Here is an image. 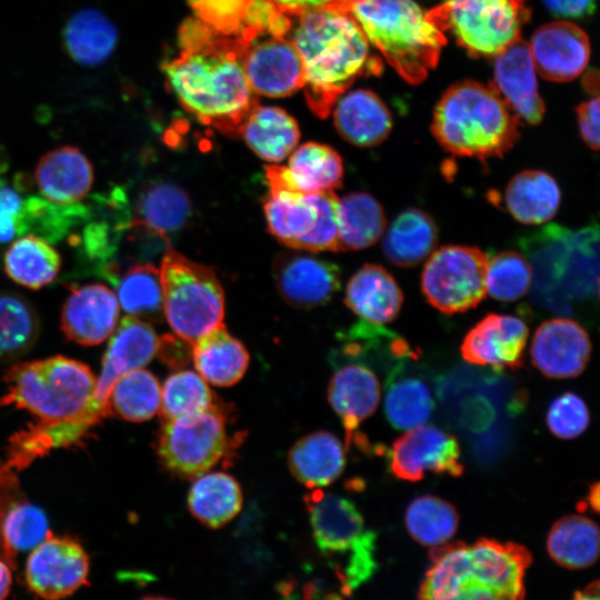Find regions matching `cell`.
<instances>
[{
    "instance_id": "obj_31",
    "label": "cell",
    "mask_w": 600,
    "mask_h": 600,
    "mask_svg": "<svg viewBox=\"0 0 600 600\" xmlns=\"http://www.w3.org/2000/svg\"><path fill=\"white\" fill-rule=\"evenodd\" d=\"M561 202L557 181L541 170H524L516 174L504 190L509 213L523 224H540L552 219Z\"/></svg>"
},
{
    "instance_id": "obj_5",
    "label": "cell",
    "mask_w": 600,
    "mask_h": 600,
    "mask_svg": "<svg viewBox=\"0 0 600 600\" xmlns=\"http://www.w3.org/2000/svg\"><path fill=\"white\" fill-rule=\"evenodd\" d=\"M349 12L407 82H422L438 64L448 39L413 0H352Z\"/></svg>"
},
{
    "instance_id": "obj_12",
    "label": "cell",
    "mask_w": 600,
    "mask_h": 600,
    "mask_svg": "<svg viewBox=\"0 0 600 600\" xmlns=\"http://www.w3.org/2000/svg\"><path fill=\"white\" fill-rule=\"evenodd\" d=\"M390 469L402 480L419 481L427 472L459 477L463 473L454 437L430 424H420L398 438L390 451Z\"/></svg>"
},
{
    "instance_id": "obj_52",
    "label": "cell",
    "mask_w": 600,
    "mask_h": 600,
    "mask_svg": "<svg viewBox=\"0 0 600 600\" xmlns=\"http://www.w3.org/2000/svg\"><path fill=\"white\" fill-rule=\"evenodd\" d=\"M277 8L289 16L313 9H337L349 12L352 0H272Z\"/></svg>"
},
{
    "instance_id": "obj_50",
    "label": "cell",
    "mask_w": 600,
    "mask_h": 600,
    "mask_svg": "<svg viewBox=\"0 0 600 600\" xmlns=\"http://www.w3.org/2000/svg\"><path fill=\"white\" fill-rule=\"evenodd\" d=\"M579 130L583 141L592 150L599 148V98L580 103L577 109Z\"/></svg>"
},
{
    "instance_id": "obj_13",
    "label": "cell",
    "mask_w": 600,
    "mask_h": 600,
    "mask_svg": "<svg viewBox=\"0 0 600 600\" xmlns=\"http://www.w3.org/2000/svg\"><path fill=\"white\" fill-rule=\"evenodd\" d=\"M89 559L77 541L47 537L33 548L26 566L30 589L44 599H61L87 582Z\"/></svg>"
},
{
    "instance_id": "obj_1",
    "label": "cell",
    "mask_w": 600,
    "mask_h": 600,
    "mask_svg": "<svg viewBox=\"0 0 600 600\" xmlns=\"http://www.w3.org/2000/svg\"><path fill=\"white\" fill-rule=\"evenodd\" d=\"M214 31L199 19L183 22L179 53L162 64L167 82L181 106L201 122L238 131L257 106L242 67L249 42Z\"/></svg>"
},
{
    "instance_id": "obj_32",
    "label": "cell",
    "mask_w": 600,
    "mask_h": 600,
    "mask_svg": "<svg viewBox=\"0 0 600 600\" xmlns=\"http://www.w3.org/2000/svg\"><path fill=\"white\" fill-rule=\"evenodd\" d=\"M62 42L68 56L79 64L98 66L114 51L118 30L101 11L83 9L66 23Z\"/></svg>"
},
{
    "instance_id": "obj_60",
    "label": "cell",
    "mask_w": 600,
    "mask_h": 600,
    "mask_svg": "<svg viewBox=\"0 0 600 600\" xmlns=\"http://www.w3.org/2000/svg\"><path fill=\"white\" fill-rule=\"evenodd\" d=\"M197 0H188L189 4L192 6L193 3H196Z\"/></svg>"
},
{
    "instance_id": "obj_18",
    "label": "cell",
    "mask_w": 600,
    "mask_h": 600,
    "mask_svg": "<svg viewBox=\"0 0 600 600\" xmlns=\"http://www.w3.org/2000/svg\"><path fill=\"white\" fill-rule=\"evenodd\" d=\"M528 43L537 73L549 81L576 79L589 62V38L581 28L569 21L540 27Z\"/></svg>"
},
{
    "instance_id": "obj_42",
    "label": "cell",
    "mask_w": 600,
    "mask_h": 600,
    "mask_svg": "<svg viewBox=\"0 0 600 600\" xmlns=\"http://www.w3.org/2000/svg\"><path fill=\"white\" fill-rule=\"evenodd\" d=\"M404 521L416 541L427 547H437L454 536L459 516L449 502L434 496H422L408 506Z\"/></svg>"
},
{
    "instance_id": "obj_48",
    "label": "cell",
    "mask_w": 600,
    "mask_h": 600,
    "mask_svg": "<svg viewBox=\"0 0 600 600\" xmlns=\"http://www.w3.org/2000/svg\"><path fill=\"white\" fill-rule=\"evenodd\" d=\"M249 0H197L191 6L199 20L224 36H234Z\"/></svg>"
},
{
    "instance_id": "obj_8",
    "label": "cell",
    "mask_w": 600,
    "mask_h": 600,
    "mask_svg": "<svg viewBox=\"0 0 600 600\" xmlns=\"http://www.w3.org/2000/svg\"><path fill=\"white\" fill-rule=\"evenodd\" d=\"M163 316L172 331L191 344L222 324L224 294L214 271L167 243L161 266Z\"/></svg>"
},
{
    "instance_id": "obj_40",
    "label": "cell",
    "mask_w": 600,
    "mask_h": 600,
    "mask_svg": "<svg viewBox=\"0 0 600 600\" xmlns=\"http://www.w3.org/2000/svg\"><path fill=\"white\" fill-rule=\"evenodd\" d=\"M39 336V319L31 304L14 293H0V362L26 354Z\"/></svg>"
},
{
    "instance_id": "obj_15",
    "label": "cell",
    "mask_w": 600,
    "mask_h": 600,
    "mask_svg": "<svg viewBox=\"0 0 600 600\" xmlns=\"http://www.w3.org/2000/svg\"><path fill=\"white\" fill-rule=\"evenodd\" d=\"M591 354L586 329L568 318H552L536 330L530 356L533 366L546 377L573 378L582 373Z\"/></svg>"
},
{
    "instance_id": "obj_7",
    "label": "cell",
    "mask_w": 600,
    "mask_h": 600,
    "mask_svg": "<svg viewBox=\"0 0 600 600\" xmlns=\"http://www.w3.org/2000/svg\"><path fill=\"white\" fill-rule=\"evenodd\" d=\"M263 211L270 233L292 249L339 252V198L333 191L301 192L267 166Z\"/></svg>"
},
{
    "instance_id": "obj_57",
    "label": "cell",
    "mask_w": 600,
    "mask_h": 600,
    "mask_svg": "<svg viewBox=\"0 0 600 600\" xmlns=\"http://www.w3.org/2000/svg\"><path fill=\"white\" fill-rule=\"evenodd\" d=\"M599 583L598 581L588 586L583 591H579L574 598L577 599H598L599 598Z\"/></svg>"
},
{
    "instance_id": "obj_58",
    "label": "cell",
    "mask_w": 600,
    "mask_h": 600,
    "mask_svg": "<svg viewBox=\"0 0 600 600\" xmlns=\"http://www.w3.org/2000/svg\"><path fill=\"white\" fill-rule=\"evenodd\" d=\"M591 508L597 512L599 510V483L596 482L590 487V491L587 498Z\"/></svg>"
},
{
    "instance_id": "obj_17",
    "label": "cell",
    "mask_w": 600,
    "mask_h": 600,
    "mask_svg": "<svg viewBox=\"0 0 600 600\" xmlns=\"http://www.w3.org/2000/svg\"><path fill=\"white\" fill-rule=\"evenodd\" d=\"M272 270L281 297L296 308L311 309L326 304L340 288L339 268L310 254H280Z\"/></svg>"
},
{
    "instance_id": "obj_55",
    "label": "cell",
    "mask_w": 600,
    "mask_h": 600,
    "mask_svg": "<svg viewBox=\"0 0 600 600\" xmlns=\"http://www.w3.org/2000/svg\"><path fill=\"white\" fill-rule=\"evenodd\" d=\"M11 582L10 566L0 558V600L8 596Z\"/></svg>"
},
{
    "instance_id": "obj_54",
    "label": "cell",
    "mask_w": 600,
    "mask_h": 600,
    "mask_svg": "<svg viewBox=\"0 0 600 600\" xmlns=\"http://www.w3.org/2000/svg\"><path fill=\"white\" fill-rule=\"evenodd\" d=\"M27 230L28 226L23 217L10 213L0 214V244L12 241L16 237L22 236Z\"/></svg>"
},
{
    "instance_id": "obj_29",
    "label": "cell",
    "mask_w": 600,
    "mask_h": 600,
    "mask_svg": "<svg viewBox=\"0 0 600 600\" xmlns=\"http://www.w3.org/2000/svg\"><path fill=\"white\" fill-rule=\"evenodd\" d=\"M239 132L259 158L274 163L290 156L300 138L297 121L286 110L273 106H256Z\"/></svg>"
},
{
    "instance_id": "obj_34",
    "label": "cell",
    "mask_w": 600,
    "mask_h": 600,
    "mask_svg": "<svg viewBox=\"0 0 600 600\" xmlns=\"http://www.w3.org/2000/svg\"><path fill=\"white\" fill-rule=\"evenodd\" d=\"M158 346L159 338L149 323L127 316L111 334L101 372L118 380L124 373L149 363L156 356Z\"/></svg>"
},
{
    "instance_id": "obj_49",
    "label": "cell",
    "mask_w": 600,
    "mask_h": 600,
    "mask_svg": "<svg viewBox=\"0 0 600 600\" xmlns=\"http://www.w3.org/2000/svg\"><path fill=\"white\" fill-rule=\"evenodd\" d=\"M18 482L11 468L6 462L0 461V558L10 568L16 567V559L8 552L2 539V520L9 507L18 501Z\"/></svg>"
},
{
    "instance_id": "obj_14",
    "label": "cell",
    "mask_w": 600,
    "mask_h": 600,
    "mask_svg": "<svg viewBox=\"0 0 600 600\" xmlns=\"http://www.w3.org/2000/svg\"><path fill=\"white\" fill-rule=\"evenodd\" d=\"M242 67L251 90L257 94L281 98L303 86V66L299 52L286 37H257L242 54Z\"/></svg>"
},
{
    "instance_id": "obj_53",
    "label": "cell",
    "mask_w": 600,
    "mask_h": 600,
    "mask_svg": "<svg viewBox=\"0 0 600 600\" xmlns=\"http://www.w3.org/2000/svg\"><path fill=\"white\" fill-rule=\"evenodd\" d=\"M546 7L558 17L580 18L590 14L594 0H543Z\"/></svg>"
},
{
    "instance_id": "obj_45",
    "label": "cell",
    "mask_w": 600,
    "mask_h": 600,
    "mask_svg": "<svg viewBox=\"0 0 600 600\" xmlns=\"http://www.w3.org/2000/svg\"><path fill=\"white\" fill-rule=\"evenodd\" d=\"M532 269L519 252L506 250L488 260L486 289L493 299L516 301L529 290Z\"/></svg>"
},
{
    "instance_id": "obj_47",
    "label": "cell",
    "mask_w": 600,
    "mask_h": 600,
    "mask_svg": "<svg viewBox=\"0 0 600 600\" xmlns=\"http://www.w3.org/2000/svg\"><path fill=\"white\" fill-rule=\"evenodd\" d=\"M590 414L586 402L576 393L567 392L557 397L549 406L547 424L560 439H573L586 431Z\"/></svg>"
},
{
    "instance_id": "obj_39",
    "label": "cell",
    "mask_w": 600,
    "mask_h": 600,
    "mask_svg": "<svg viewBox=\"0 0 600 600\" xmlns=\"http://www.w3.org/2000/svg\"><path fill=\"white\" fill-rule=\"evenodd\" d=\"M117 298L128 316L160 322L163 318L160 270L151 263L131 266L119 280Z\"/></svg>"
},
{
    "instance_id": "obj_19",
    "label": "cell",
    "mask_w": 600,
    "mask_h": 600,
    "mask_svg": "<svg viewBox=\"0 0 600 600\" xmlns=\"http://www.w3.org/2000/svg\"><path fill=\"white\" fill-rule=\"evenodd\" d=\"M120 304L108 287L93 283L72 289L61 311V330L82 346L108 339L118 326Z\"/></svg>"
},
{
    "instance_id": "obj_9",
    "label": "cell",
    "mask_w": 600,
    "mask_h": 600,
    "mask_svg": "<svg viewBox=\"0 0 600 600\" xmlns=\"http://www.w3.org/2000/svg\"><path fill=\"white\" fill-rule=\"evenodd\" d=\"M426 16L470 56L494 58L521 38L530 8L527 0H443Z\"/></svg>"
},
{
    "instance_id": "obj_4",
    "label": "cell",
    "mask_w": 600,
    "mask_h": 600,
    "mask_svg": "<svg viewBox=\"0 0 600 600\" xmlns=\"http://www.w3.org/2000/svg\"><path fill=\"white\" fill-rule=\"evenodd\" d=\"M519 120L491 86L467 80L443 93L431 131L448 152L487 160L502 157L513 147Z\"/></svg>"
},
{
    "instance_id": "obj_46",
    "label": "cell",
    "mask_w": 600,
    "mask_h": 600,
    "mask_svg": "<svg viewBox=\"0 0 600 600\" xmlns=\"http://www.w3.org/2000/svg\"><path fill=\"white\" fill-rule=\"evenodd\" d=\"M1 531L4 546L13 559L18 551L32 549L49 537L48 520L43 511L20 500L7 510Z\"/></svg>"
},
{
    "instance_id": "obj_28",
    "label": "cell",
    "mask_w": 600,
    "mask_h": 600,
    "mask_svg": "<svg viewBox=\"0 0 600 600\" xmlns=\"http://www.w3.org/2000/svg\"><path fill=\"white\" fill-rule=\"evenodd\" d=\"M289 469L293 477L310 489L333 482L346 464L344 449L330 432L318 431L299 439L291 448Z\"/></svg>"
},
{
    "instance_id": "obj_33",
    "label": "cell",
    "mask_w": 600,
    "mask_h": 600,
    "mask_svg": "<svg viewBox=\"0 0 600 600\" xmlns=\"http://www.w3.org/2000/svg\"><path fill=\"white\" fill-rule=\"evenodd\" d=\"M284 179L301 192L333 191L343 179V161L331 147L307 142L290 153L287 167L280 166Z\"/></svg>"
},
{
    "instance_id": "obj_51",
    "label": "cell",
    "mask_w": 600,
    "mask_h": 600,
    "mask_svg": "<svg viewBox=\"0 0 600 600\" xmlns=\"http://www.w3.org/2000/svg\"><path fill=\"white\" fill-rule=\"evenodd\" d=\"M157 352L167 364L183 366L192 357V344L177 334L164 336L159 339Z\"/></svg>"
},
{
    "instance_id": "obj_23",
    "label": "cell",
    "mask_w": 600,
    "mask_h": 600,
    "mask_svg": "<svg viewBox=\"0 0 600 600\" xmlns=\"http://www.w3.org/2000/svg\"><path fill=\"white\" fill-rule=\"evenodd\" d=\"M403 294L396 279L381 266L367 263L349 280L344 303L368 324L381 326L397 318Z\"/></svg>"
},
{
    "instance_id": "obj_16",
    "label": "cell",
    "mask_w": 600,
    "mask_h": 600,
    "mask_svg": "<svg viewBox=\"0 0 600 600\" xmlns=\"http://www.w3.org/2000/svg\"><path fill=\"white\" fill-rule=\"evenodd\" d=\"M528 336L519 317L489 313L467 332L460 352L471 364L517 369L522 366Z\"/></svg>"
},
{
    "instance_id": "obj_27",
    "label": "cell",
    "mask_w": 600,
    "mask_h": 600,
    "mask_svg": "<svg viewBox=\"0 0 600 600\" xmlns=\"http://www.w3.org/2000/svg\"><path fill=\"white\" fill-rule=\"evenodd\" d=\"M188 193L171 182H154L139 196L134 216L126 228L151 232L169 242L168 234L180 230L191 217Z\"/></svg>"
},
{
    "instance_id": "obj_35",
    "label": "cell",
    "mask_w": 600,
    "mask_h": 600,
    "mask_svg": "<svg viewBox=\"0 0 600 600\" xmlns=\"http://www.w3.org/2000/svg\"><path fill=\"white\" fill-rule=\"evenodd\" d=\"M191 514L216 529L232 520L241 510L242 491L231 476L211 472L197 477L188 494Z\"/></svg>"
},
{
    "instance_id": "obj_30",
    "label": "cell",
    "mask_w": 600,
    "mask_h": 600,
    "mask_svg": "<svg viewBox=\"0 0 600 600\" xmlns=\"http://www.w3.org/2000/svg\"><path fill=\"white\" fill-rule=\"evenodd\" d=\"M438 243V228L429 213L418 208L401 211L382 240L386 258L399 267H413L428 259Z\"/></svg>"
},
{
    "instance_id": "obj_41",
    "label": "cell",
    "mask_w": 600,
    "mask_h": 600,
    "mask_svg": "<svg viewBox=\"0 0 600 600\" xmlns=\"http://www.w3.org/2000/svg\"><path fill=\"white\" fill-rule=\"evenodd\" d=\"M161 387L158 379L142 368L121 376L110 392L111 408L124 420L141 422L160 410Z\"/></svg>"
},
{
    "instance_id": "obj_11",
    "label": "cell",
    "mask_w": 600,
    "mask_h": 600,
    "mask_svg": "<svg viewBox=\"0 0 600 600\" xmlns=\"http://www.w3.org/2000/svg\"><path fill=\"white\" fill-rule=\"evenodd\" d=\"M228 444L224 412L214 403L201 412L164 421L158 454L172 473L197 478L227 453Z\"/></svg>"
},
{
    "instance_id": "obj_43",
    "label": "cell",
    "mask_w": 600,
    "mask_h": 600,
    "mask_svg": "<svg viewBox=\"0 0 600 600\" xmlns=\"http://www.w3.org/2000/svg\"><path fill=\"white\" fill-rule=\"evenodd\" d=\"M433 406L430 389L421 379H390L384 396V412L396 429L409 430L426 423Z\"/></svg>"
},
{
    "instance_id": "obj_25",
    "label": "cell",
    "mask_w": 600,
    "mask_h": 600,
    "mask_svg": "<svg viewBox=\"0 0 600 600\" xmlns=\"http://www.w3.org/2000/svg\"><path fill=\"white\" fill-rule=\"evenodd\" d=\"M328 399L342 421L349 442L359 424L376 411L380 401V383L376 373L366 366L347 364L333 374Z\"/></svg>"
},
{
    "instance_id": "obj_37",
    "label": "cell",
    "mask_w": 600,
    "mask_h": 600,
    "mask_svg": "<svg viewBox=\"0 0 600 600\" xmlns=\"http://www.w3.org/2000/svg\"><path fill=\"white\" fill-rule=\"evenodd\" d=\"M61 267L59 252L46 240L34 234L20 237L4 254V270L16 283L29 289H40L51 283Z\"/></svg>"
},
{
    "instance_id": "obj_38",
    "label": "cell",
    "mask_w": 600,
    "mask_h": 600,
    "mask_svg": "<svg viewBox=\"0 0 600 600\" xmlns=\"http://www.w3.org/2000/svg\"><path fill=\"white\" fill-rule=\"evenodd\" d=\"M547 549L549 556L564 568H588L599 554L598 526L584 516L563 517L551 527Z\"/></svg>"
},
{
    "instance_id": "obj_24",
    "label": "cell",
    "mask_w": 600,
    "mask_h": 600,
    "mask_svg": "<svg viewBox=\"0 0 600 600\" xmlns=\"http://www.w3.org/2000/svg\"><path fill=\"white\" fill-rule=\"evenodd\" d=\"M333 123L346 141L361 148L381 143L392 128L387 106L374 92L366 89L353 90L337 100Z\"/></svg>"
},
{
    "instance_id": "obj_56",
    "label": "cell",
    "mask_w": 600,
    "mask_h": 600,
    "mask_svg": "<svg viewBox=\"0 0 600 600\" xmlns=\"http://www.w3.org/2000/svg\"><path fill=\"white\" fill-rule=\"evenodd\" d=\"M598 72L596 70L588 71L583 77V87L591 93L598 96Z\"/></svg>"
},
{
    "instance_id": "obj_21",
    "label": "cell",
    "mask_w": 600,
    "mask_h": 600,
    "mask_svg": "<svg viewBox=\"0 0 600 600\" xmlns=\"http://www.w3.org/2000/svg\"><path fill=\"white\" fill-rule=\"evenodd\" d=\"M310 524L318 548L326 556L350 553L371 531L348 499L320 489L306 497Z\"/></svg>"
},
{
    "instance_id": "obj_22",
    "label": "cell",
    "mask_w": 600,
    "mask_h": 600,
    "mask_svg": "<svg viewBox=\"0 0 600 600\" xmlns=\"http://www.w3.org/2000/svg\"><path fill=\"white\" fill-rule=\"evenodd\" d=\"M36 182L46 200L59 206L74 204L90 191L93 169L79 149L66 146L49 151L40 159Z\"/></svg>"
},
{
    "instance_id": "obj_20",
    "label": "cell",
    "mask_w": 600,
    "mask_h": 600,
    "mask_svg": "<svg viewBox=\"0 0 600 600\" xmlns=\"http://www.w3.org/2000/svg\"><path fill=\"white\" fill-rule=\"evenodd\" d=\"M494 58L491 87L519 119L531 124L539 123L544 113V104L538 90L537 71L529 43L519 38Z\"/></svg>"
},
{
    "instance_id": "obj_26",
    "label": "cell",
    "mask_w": 600,
    "mask_h": 600,
    "mask_svg": "<svg viewBox=\"0 0 600 600\" xmlns=\"http://www.w3.org/2000/svg\"><path fill=\"white\" fill-rule=\"evenodd\" d=\"M192 359L198 373L210 384L229 387L238 382L249 364L244 346L223 323L210 329L192 343Z\"/></svg>"
},
{
    "instance_id": "obj_2",
    "label": "cell",
    "mask_w": 600,
    "mask_h": 600,
    "mask_svg": "<svg viewBox=\"0 0 600 600\" xmlns=\"http://www.w3.org/2000/svg\"><path fill=\"white\" fill-rule=\"evenodd\" d=\"M286 38L300 54L303 86L310 109L329 116L337 100L364 74H379L382 62L348 11L313 9L292 16Z\"/></svg>"
},
{
    "instance_id": "obj_59",
    "label": "cell",
    "mask_w": 600,
    "mask_h": 600,
    "mask_svg": "<svg viewBox=\"0 0 600 600\" xmlns=\"http://www.w3.org/2000/svg\"><path fill=\"white\" fill-rule=\"evenodd\" d=\"M8 166L7 156L4 149L0 147V170L6 169Z\"/></svg>"
},
{
    "instance_id": "obj_10",
    "label": "cell",
    "mask_w": 600,
    "mask_h": 600,
    "mask_svg": "<svg viewBox=\"0 0 600 600\" xmlns=\"http://www.w3.org/2000/svg\"><path fill=\"white\" fill-rule=\"evenodd\" d=\"M488 260L477 247L449 244L434 250L421 274L427 301L447 314L477 307L487 294Z\"/></svg>"
},
{
    "instance_id": "obj_36",
    "label": "cell",
    "mask_w": 600,
    "mask_h": 600,
    "mask_svg": "<svg viewBox=\"0 0 600 600\" xmlns=\"http://www.w3.org/2000/svg\"><path fill=\"white\" fill-rule=\"evenodd\" d=\"M339 251L373 246L386 230L382 206L370 193L357 191L339 199Z\"/></svg>"
},
{
    "instance_id": "obj_44",
    "label": "cell",
    "mask_w": 600,
    "mask_h": 600,
    "mask_svg": "<svg viewBox=\"0 0 600 600\" xmlns=\"http://www.w3.org/2000/svg\"><path fill=\"white\" fill-rule=\"evenodd\" d=\"M216 402L207 381L193 371L172 373L161 389L160 412L164 421L201 412Z\"/></svg>"
},
{
    "instance_id": "obj_3",
    "label": "cell",
    "mask_w": 600,
    "mask_h": 600,
    "mask_svg": "<svg viewBox=\"0 0 600 600\" xmlns=\"http://www.w3.org/2000/svg\"><path fill=\"white\" fill-rule=\"evenodd\" d=\"M418 597L424 600H518L532 558L521 544L480 539L432 547Z\"/></svg>"
},
{
    "instance_id": "obj_6",
    "label": "cell",
    "mask_w": 600,
    "mask_h": 600,
    "mask_svg": "<svg viewBox=\"0 0 600 600\" xmlns=\"http://www.w3.org/2000/svg\"><path fill=\"white\" fill-rule=\"evenodd\" d=\"M3 378L8 391L0 404L26 409L42 426L77 417L89 403L97 381L87 364L63 356L14 363Z\"/></svg>"
}]
</instances>
